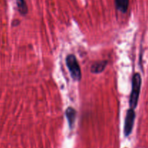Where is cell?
Listing matches in <instances>:
<instances>
[{
	"instance_id": "7a4b0ae2",
	"label": "cell",
	"mask_w": 148,
	"mask_h": 148,
	"mask_svg": "<svg viewBox=\"0 0 148 148\" xmlns=\"http://www.w3.org/2000/svg\"><path fill=\"white\" fill-rule=\"evenodd\" d=\"M66 65L70 73L72 80L79 81L82 79V71L76 56L73 54H69L66 57Z\"/></svg>"
},
{
	"instance_id": "6da1fadb",
	"label": "cell",
	"mask_w": 148,
	"mask_h": 148,
	"mask_svg": "<svg viewBox=\"0 0 148 148\" xmlns=\"http://www.w3.org/2000/svg\"><path fill=\"white\" fill-rule=\"evenodd\" d=\"M142 86V77L139 73H136L133 75L132 79V91L130 97V108L134 109L138 104L140 90Z\"/></svg>"
},
{
	"instance_id": "277c9868",
	"label": "cell",
	"mask_w": 148,
	"mask_h": 148,
	"mask_svg": "<svg viewBox=\"0 0 148 148\" xmlns=\"http://www.w3.org/2000/svg\"><path fill=\"white\" fill-rule=\"evenodd\" d=\"M65 115L67 119V123L69 129L72 130L74 128L77 118V111L74 107H68L65 111Z\"/></svg>"
},
{
	"instance_id": "5b68a950",
	"label": "cell",
	"mask_w": 148,
	"mask_h": 148,
	"mask_svg": "<svg viewBox=\"0 0 148 148\" xmlns=\"http://www.w3.org/2000/svg\"><path fill=\"white\" fill-rule=\"evenodd\" d=\"M108 64V60H100L94 62L90 67V71L92 73L99 74L101 73L105 70Z\"/></svg>"
},
{
	"instance_id": "52a82bcc",
	"label": "cell",
	"mask_w": 148,
	"mask_h": 148,
	"mask_svg": "<svg viewBox=\"0 0 148 148\" xmlns=\"http://www.w3.org/2000/svg\"><path fill=\"white\" fill-rule=\"evenodd\" d=\"M15 1L17 2V10L19 12L23 15H26L28 12V8H27L25 0H15Z\"/></svg>"
},
{
	"instance_id": "3957f363",
	"label": "cell",
	"mask_w": 148,
	"mask_h": 148,
	"mask_svg": "<svg viewBox=\"0 0 148 148\" xmlns=\"http://www.w3.org/2000/svg\"><path fill=\"white\" fill-rule=\"evenodd\" d=\"M136 118V113L134 109L130 108L126 113L124 126V133L125 136H129L132 133L134 128V120Z\"/></svg>"
},
{
	"instance_id": "8992f818",
	"label": "cell",
	"mask_w": 148,
	"mask_h": 148,
	"mask_svg": "<svg viewBox=\"0 0 148 148\" xmlns=\"http://www.w3.org/2000/svg\"><path fill=\"white\" fill-rule=\"evenodd\" d=\"M130 0H115V5L117 10L122 13H126L128 10Z\"/></svg>"
}]
</instances>
